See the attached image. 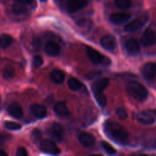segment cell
Wrapping results in <instances>:
<instances>
[{
	"mask_svg": "<svg viewBox=\"0 0 156 156\" xmlns=\"http://www.w3.org/2000/svg\"><path fill=\"white\" fill-rule=\"evenodd\" d=\"M104 130L105 134L115 143L121 145H125L128 143L129 136L127 132L119 123L108 120L104 125Z\"/></svg>",
	"mask_w": 156,
	"mask_h": 156,
	"instance_id": "obj_1",
	"label": "cell"
},
{
	"mask_svg": "<svg viewBox=\"0 0 156 156\" xmlns=\"http://www.w3.org/2000/svg\"><path fill=\"white\" fill-rule=\"evenodd\" d=\"M126 89L130 97L139 101H144L148 98L149 94V92L144 85L135 81L128 82L126 86Z\"/></svg>",
	"mask_w": 156,
	"mask_h": 156,
	"instance_id": "obj_2",
	"label": "cell"
},
{
	"mask_svg": "<svg viewBox=\"0 0 156 156\" xmlns=\"http://www.w3.org/2000/svg\"><path fill=\"white\" fill-rule=\"evenodd\" d=\"M40 149L46 153L50 155H58L60 153V149L57 147L56 143L50 140H44L40 143Z\"/></svg>",
	"mask_w": 156,
	"mask_h": 156,
	"instance_id": "obj_3",
	"label": "cell"
},
{
	"mask_svg": "<svg viewBox=\"0 0 156 156\" xmlns=\"http://www.w3.org/2000/svg\"><path fill=\"white\" fill-rule=\"evenodd\" d=\"M88 3V0H66V5L69 12L74 13L85 8Z\"/></svg>",
	"mask_w": 156,
	"mask_h": 156,
	"instance_id": "obj_4",
	"label": "cell"
},
{
	"mask_svg": "<svg viewBox=\"0 0 156 156\" xmlns=\"http://www.w3.org/2000/svg\"><path fill=\"white\" fill-rule=\"evenodd\" d=\"M86 53L90 60L94 64H101L105 62V57L98 50L91 47H86Z\"/></svg>",
	"mask_w": 156,
	"mask_h": 156,
	"instance_id": "obj_5",
	"label": "cell"
},
{
	"mask_svg": "<svg viewBox=\"0 0 156 156\" xmlns=\"http://www.w3.org/2000/svg\"><path fill=\"white\" fill-rule=\"evenodd\" d=\"M101 44L107 50L114 51L117 48V41L112 35H105L101 39Z\"/></svg>",
	"mask_w": 156,
	"mask_h": 156,
	"instance_id": "obj_6",
	"label": "cell"
},
{
	"mask_svg": "<svg viewBox=\"0 0 156 156\" xmlns=\"http://www.w3.org/2000/svg\"><path fill=\"white\" fill-rule=\"evenodd\" d=\"M126 50L130 56H136L140 52V45L138 41L133 38H130L126 42Z\"/></svg>",
	"mask_w": 156,
	"mask_h": 156,
	"instance_id": "obj_7",
	"label": "cell"
},
{
	"mask_svg": "<svg viewBox=\"0 0 156 156\" xmlns=\"http://www.w3.org/2000/svg\"><path fill=\"white\" fill-rule=\"evenodd\" d=\"M48 133L50 136L54 138L57 141H61L62 138V135H63L64 129L61 124L58 123H53L51 128L48 130Z\"/></svg>",
	"mask_w": 156,
	"mask_h": 156,
	"instance_id": "obj_8",
	"label": "cell"
},
{
	"mask_svg": "<svg viewBox=\"0 0 156 156\" xmlns=\"http://www.w3.org/2000/svg\"><path fill=\"white\" fill-rule=\"evenodd\" d=\"M130 18V15L126 12H115L110 16V21L115 24H121Z\"/></svg>",
	"mask_w": 156,
	"mask_h": 156,
	"instance_id": "obj_9",
	"label": "cell"
},
{
	"mask_svg": "<svg viewBox=\"0 0 156 156\" xmlns=\"http://www.w3.org/2000/svg\"><path fill=\"white\" fill-rule=\"evenodd\" d=\"M142 73L146 79H153L156 76V65L153 62H148L145 64Z\"/></svg>",
	"mask_w": 156,
	"mask_h": 156,
	"instance_id": "obj_10",
	"label": "cell"
},
{
	"mask_svg": "<svg viewBox=\"0 0 156 156\" xmlns=\"http://www.w3.org/2000/svg\"><path fill=\"white\" fill-rule=\"evenodd\" d=\"M108 85H109V80L106 78H103V79L96 81L91 86V89H92L94 94L103 93V91L108 86Z\"/></svg>",
	"mask_w": 156,
	"mask_h": 156,
	"instance_id": "obj_11",
	"label": "cell"
},
{
	"mask_svg": "<svg viewBox=\"0 0 156 156\" xmlns=\"http://www.w3.org/2000/svg\"><path fill=\"white\" fill-rule=\"evenodd\" d=\"M155 41L156 38L155 33L151 29H147L143 33V36L141 37V42L145 47H149V46L152 45Z\"/></svg>",
	"mask_w": 156,
	"mask_h": 156,
	"instance_id": "obj_12",
	"label": "cell"
},
{
	"mask_svg": "<svg viewBox=\"0 0 156 156\" xmlns=\"http://www.w3.org/2000/svg\"><path fill=\"white\" fill-rule=\"evenodd\" d=\"M79 140L81 144L85 147L92 146L95 143V138L93 135L88 133H82L79 136Z\"/></svg>",
	"mask_w": 156,
	"mask_h": 156,
	"instance_id": "obj_13",
	"label": "cell"
},
{
	"mask_svg": "<svg viewBox=\"0 0 156 156\" xmlns=\"http://www.w3.org/2000/svg\"><path fill=\"white\" fill-rule=\"evenodd\" d=\"M46 53L49 56H57L60 52V47L57 43L54 41H50L46 44L45 47H44Z\"/></svg>",
	"mask_w": 156,
	"mask_h": 156,
	"instance_id": "obj_14",
	"label": "cell"
},
{
	"mask_svg": "<svg viewBox=\"0 0 156 156\" xmlns=\"http://www.w3.org/2000/svg\"><path fill=\"white\" fill-rule=\"evenodd\" d=\"M8 112L14 118L20 119L23 116V110L18 103H12L8 108Z\"/></svg>",
	"mask_w": 156,
	"mask_h": 156,
	"instance_id": "obj_15",
	"label": "cell"
},
{
	"mask_svg": "<svg viewBox=\"0 0 156 156\" xmlns=\"http://www.w3.org/2000/svg\"><path fill=\"white\" fill-rule=\"evenodd\" d=\"M30 111L32 114L38 119H42L47 116V109L44 106L38 104H34L30 107Z\"/></svg>",
	"mask_w": 156,
	"mask_h": 156,
	"instance_id": "obj_16",
	"label": "cell"
},
{
	"mask_svg": "<svg viewBox=\"0 0 156 156\" xmlns=\"http://www.w3.org/2000/svg\"><path fill=\"white\" fill-rule=\"evenodd\" d=\"M53 110H54V112L56 113V115L59 116V117H66L69 114L68 107L64 101L57 102L55 105Z\"/></svg>",
	"mask_w": 156,
	"mask_h": 156,
	"instance_id": "obj_17",
	"label": "cell"
},
{
	"mask_svg": "<svg viewBox=\"0 0 156 156\" xmlns=\"http://www.w3.org/2000/svg\"><path fill=\"white\" fill-rule=\"evenodd\" d=\"M137 120L139 122L144 125H151L155 123V117L151 114L145 111L140 112L137 115Z\"/></svg>",
	"mask_w": 156,
	"mask_h": 156,
	"instance_id": "obj_18",
	"label": "cell"
},
{
	"mask_svg": "<svg viewBox=\"0 0 156 156\" xmlns=\"http://www.w3.org/2000/svg\"><path fill=\"white\" fill-rule=\"evenodd\" d=\"M145 21L143 19H136L131 22H129L125 26L124 30L127 32H134L136 30H140L144 25Z\"/></svg>",
	"mask_w": 156,
	"mask_h": 156,
	"instance_id": "obj_19",
	"label": "cell"
},
{
	"mask_svg": "<svg viewBox=\"0 0 156 156\" xmlns=\"http://www.w3.org/2000/svg\"><path fill=\"white\" fill-rule=\"evenodd\" d=\"M50 79L56 84H61L65 80V73L61 70H53L50 74Z\"/></svg>",
	"mask_w": 156,
	"mask_h": 156,
	"instance_id": "obj_20",
	"label": "cell"
},
{
	"mask_svg": "<svg viewBox=\"0 0 156 156\" xmlns=\"http://www.w3.org/2000/svg\"><path fill=\"white\" fill-rule=\"evenodd\" d=\"M13 42V38L7 34L0 35V47L2 49L8 48Z\"/></svg>",
	"mask_w": 156,
	"mask_h": 156,
	"instance_id": "obj_21",
	"label": "cell"
},
{
	"mask_svg": "<svg viewBox=\"0 0 156 156\" xmlns=\"http://www.w3.org/2000/svg\"><path fill=\"white\" fill-rule=\"evenodd\" d=\"M27 12V7L25 6V5L22 4V3L17 2L12 6V12L15 15H23V14H25Z\"/></svg>",
	"mask_w": 156,
	"mask_h": 156,
	"instance_id": "obj_22",
	"label": "cell"
},
{
	"mask_svg": "<svg viewBox=\"0 0 156 156\" xmlns=\"http://www.w3.org/2000/svg\"><path fill=\"white\" fill-rule=\"evenodd\" d=\"M68 85L70 89L73 91H79L82 88V84L79 79H76V78H71L68 81Z\"/></svg>",
	"mask_w": 156,
	"mask_h": 156,
	"instance_id": "obj_23",
	"label": "cell"
},
{
	"mask_svg": "<svg viewBox=\"0 0 156 156\" xmlns=\"http://www.w3.org/2000/svg\"><path fill=\"white\" fill-rule=\"evenodd\" d=\"M15 76V70L11 66H7L3 69V77L5 79L7 80H10V79H13Z\"/></svg>",
	"mask_w": 156,
	"mask_h": 156,
	"instance_id": "obj_24",
	"label": "cell"
},
{
	"mask_svg": "<svg viewBox=\"0 0 156 156\" xmlns=\"http://www.w3.org/2000/svg\"><path fill=\"white\" fill-rule=\"evenodd\" d=\"M115 5L120 9H128L132 5L131 0H115Z\"/></svg>",
	"mask_w": 156,
	"mask_h": 156,
	"instance_id": "obj_25",
	"label": "cell"
},
{
	"mask_svg": "<svg viewBox=\"0 0 156 156\" xmlns=\"http://www.w3.org/2000/svg\"><path fill=\"white\" fill-rule=\"evenodd\" d=\"M94 98H95L96 101H97L98 104L100 105L101 108L106 106L107 105V99L106 97L103 94V93H99V94H94Z\"/></svg>",
	"mask_w": 156,
	"mask_h": 156,
	"instance_id": "obj_26",
	"label": "cell"
},
{
	"mask_svg": "<svg viewBox=\"0 0 156 156\" xmlns=\"http://www.w3.org/2000/svg\"><path fill=\"white\" fill-rule=\"evenodd\" d=\"M101 146L104 149V150L108 154V155H114L116 154V149L113 147L112 146L108 143L107 142H101Z\"/></svg>",
	"mask_w": 156,
	"mask_h": 156,
	"instance_id": "obj_27",
	"label": "cell"
},
{
	"mask_svg": "<svg viewBox=\"0 0 156 156\" xmlns=\"http://www.w3.org/2000/svg\"><path fill=\"white\" fill-rule=\"evenodd\" d=\"M5 126L9 130H18L21 128V124L13 121H5Z\"/></svg>",
	"mask_w": 156,
	"mask_h": 156,
	"instance_id": "obj_28",
	"label": "cell"
},
{
	"mask_svg": "<svg viewBox=\"0 0 156 156\" xmlns=\"http://www.w3.org/2000/svg\"><path fill=\"white\" fill-rule=\"evenodd\" d=\"M32 64H33L34 67H35V68H39V67H41L44 64V59H43L41 56H35L33 58Z\"/></svg>",
	"mask_w": 156,
	"mask_h": 156,
	"instance_id": "obj_29",
	"label": "cell"
},
{
	"mask_svg": "<svg viewBox=\"0 0 156 156\" xmlns=\"http://www.w3.org/2000/svg\"><path fill=\"white\" fill-rule=\"evenodd\" d=\"M117 115L120 120H124L127 117V113L123 108H118L117 110Z\"/></svg>",
	"mask_w": 156,
	"mask_h": 156,
	"instance_id": "obj_30",
	"label": "cell"
},
{
	"mask_svg": "<svg viewBox=\"0 0 156 156\" xmlns=\"http://www.w3.org/2000/svg\"><path fill=\"white\" fill-rule=\"evenodd\" d=\"M41 131L39 129H34L33 133H32V139L34 142H37L38 140H41Z\"/></svg>",
	"mask_w": 156,
	"mask_h": 156,
	"instance_id": "obj_31",
	"label": "cell"
},
{
	"mask_svg": "<svg viewBox=\"0 0 156 156\" xmlns=\"http://www.w3.org/2000/svg\"><path fill=\"white\" fill-rule=\"evenodd\" d=\"M33 46L34 47L35 50H41V41L39 39V38L36 37L34 40L33 41Z\"/></svg>",
	"mask_w": 156,
	"mask_h": 156,
	"instance_id": "obj_32",
	"label": "cell"
},
{
	"mask_svg": "<svg viewBox=\"0 0 156 156\" xmlns=\"http://www.w3.org/2000/svg\"><path fill=\"white\" fill-rule=\"evenodd\" d=\"M16 155L17 156H27V151L25 150V149H24V148L20 147L17 149Z\"/></svg>",
	"mask_w": 156,
	"mask_h": 156,
	"instance_id": "obj_33",
	"label": "cell"
},
{
	"mask_svg": "<svg viewBox=\"0 0 156 156\" xmlns=\"http://www.w3.org/2000/svg\"><path fill=\"white\" fill-rule=\"evenodd\" d=\"M17 2L22 3L24 5H30L34 2V0H15Z\"/></svg>",
	"mask_w": 156,
	"mask_h": 156,
	"instance_id": "obj_34",
	"label": "cell"
},
{
	"mask_svg": "<svg viewBox=\"0 0 156 156\" xmlns=\"http://www.w3.org/2000/svg\"><path fill=\"white\" fill-rule=\"evenodd\" d=\"M3 143H4V138L2 135H0V146H2Z\"/></svg>",
	"mask_w": 156,
	"mask_h": 156,
	"instance_id": "obj_35",
	"label": "cell"
},
{
	"mask_svg": "<svg viewBox=\"0 0 156 156\" xmlns=\"http://www.w3.org/2000/svg\"><path fill=\"white\" fill-rule=\"evenodd\" d=\"M7 153L3 150H0V156H7Z\"/></svg>",
	"mask_w": 156,
	"mask_h": 156,
	"instance_id": "obj_36",
	"label": "cell"
},
{
	"mask_svg": "<svg viewBox=\"0 0 156 156\" xmlns=\"http://www.w3.org/2000/svg\"><path fill=\"white\" fill-rule=\"evenodd\" d=\"M40 1H41V2H45L47 1V0H40Z\"/></svg>",
	"mask_w": 156,
	"mask_h": 156,
	"instance_id": "obj_37",
	"label": "cell"
},
{
	"mask_svg": "<svg viewBox=\"0 0 156 156\" xmlns=\"http://www.w3.org/2000/svg\"><path fill=\"white\" fill-rule=\"evenodd\" d=\"M155 115H156V110H155Z\"/></svg>",
	"mask_w": 156,
	"mask_h": 156,
	"instance_id": "obj_38",
	"label": "cell"
}]
</instances>
